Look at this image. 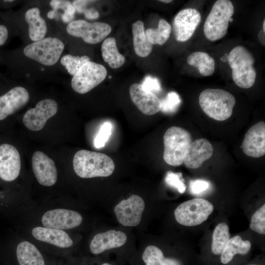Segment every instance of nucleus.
<instances>
[{
	"label": "nucleus",
	"instance_id": "nucleus-43",
	"mask_svg": "<svg viewBox=\"0 0 265 265\" xmlns=\"http://www.w3.org/2000/svg\"><path fill=\"white\" fill-rule=\"evenodd\" d=\"M228 55H229V54H228L227 53H226L225 54H224V55L221 58V61H223V62H226V61H228Z\"/></svg>",
	"mask_w": 265,
	"mask_h": 265
},
{
	"label": "nucleus",
	"instance_id": "nucleus-23",
	"mask_svg": "<svg viewBox=\"0 0 265 265\" xmlns=\"http://www.w3.org/2000/svg\"><path fill=\"white\" fill-rule=\"evenodd\" d=\"M16 255L20 265H45L39 251L28 241H24L18 245Z\"/></svg>",
	"mask_w": 265,
	"mask_h": 265
},
{
	"label": "nucleus",
	"instance_id": "nucleus-21",
	"mask_svg": "<svg viewBox=\"0 0 265 265\" xmlns=\"http://www.w3.org/2000/svg\"><path fill=\"white\" fill-rule=\"evenodd\" d=\"M32 235L36 239L49 243L61 248H68L73 242L65 231L47 227H36L32 231Z\"/></svg>",
	"mask_w": 265,
	"mask_h": 265
},
{
	"label": "nucleus",
	"instance_id": "nucleus-33",
	"mask_svg": "<svg viewBox=\"0 0 265 265\" xmlns=\"http://www.w3.org/2000/svg\"><path fill=\"white\" fill-rule=\"evenodd\" d=\"M250 228L253 231L262 235L265 234V205L257 210L252 215Z\"/></svg>",
	"mask_w": 265,
	"mask_h": 265
},
{
	"label": "nucleus",
	"instance_id": "nucleus-9",
	"mask_svg": "<svg viewBox=\"0 0 265 265\" xmlns=\"http://www.w3.org/2000/svg\"><path fill=\"white\" fill-rule=\"evenodd\" d=\"M67 32L74 36L81 38L89 44H97L103 41L111 31L110 25L103 22L89 23L83 20L70 22Z\"/></svg>",
	"mask_w": 265,
	"mask_h": 265
},
{
	"label": "nucleus",
	"instance_id": "nucleus-41",
	"mask_svg": "<svg viewBox=\"0 0 265 265\" xmlns=\"http://www.w3.org/2000/svg\"><path fill=\"white\" fill-rule=\"evenodd\" d=\"M8 37V30L3 25H0V46L5 42Z\"/></svg>",
	"mask_w": 265,
	"mask_h": 265
},
{
	"label": "nucleus",
	"instance_id": "nucleus-16",
	"mask_svg": "<svg viewBox=\"0 0 265 265\" xmlns=\"http://www.w3.org/2000/svg\"><path fill=\"white\" fill-rule=\"evenodd\" d=\"M242 149L247 156L259 158L265 154V123L260 121L251 127L244 135Z\"/></svg>",
	"mask_w": 265,
	"mask_h": 265
},
{
	"label": "nucleus",
	"instance_id": "nucleus-19",
	"mask_svg": "<svg viewBox=\"0 0 265 265\" xmlns=\"http://www.w3.org/2000/svg\"><path fill=\"white\" fill-rule=\"evenodd\" d=\"M29 100V94L23 87L17 86L0 97V120L24 106Z\"/></svg>",
	"mask_w": 265,
	"mask_h": 265
},
{
	"label": "nucleus",
	"instance_id": "nucleus-12",
	"mask_svg": "<svg viewBox=\"0 0 265 265\" xmlns=\"http://www.w3.org/2000/svg\"><path fill=\"white\" fill-rule=\"evenodd\" d=\"M201 20V14L196 9L186 8L179 12L173 22L176 40L181 42L188 40L192 36Z\"/></svg>",
	"mask_w": 265,
	"mask_h": 265
},
{
	"label": "nucleus",
	"instance_id": "nucleus-38",
	"mask_svg": "<svg viewBox=\"0 0 265 265\" xmlns=\"http://www.w3.org/2000/svg\"><path fill=\"white\" fill-rule=\"evenodd\" d=\"M141 84L145 91L154 94L161 91L160 83L159 80L155 77L146 76Z\"/></svg>",
	"mask_w": 265,
	"mask_h": 265
},
{
	"label": "nucleus",
	"instance_id": "nucleus-24",
	"mask_svg": "<svg viewBox=\"0 0 265 265\" xmlns=\"http://www.w3.org/2000/svg\"><path fill=\"white\" fill-rule=\"evenodd\" d=\"M133 46L136 54L142 57L150 54L152 44L149 41L144 31V24L141 21H137L132 25Z\"/></svg>",
	"mask_w": 265,
	"mask_h": 265
},
{
	"label": "nucleus",
	"instance_id": "nucleus-6",
	"mask_svg": "<svg viewBox=\"0 0 265 265\" xmlns=\"http://www.w3.org/2000/svg\"><path fill=\"white\" fill-rule=\"evenodd\" d=\"M213 210V205L208 200L194 198L179 205L174 211V215L180 224L194 226L206 221Z\"/></svg>",
	"mask_w": 265,
	"mask_h": 265
},
{
	"label": "nucleus",
	"instance_id": "nucleus-49",
	"mask_svg": "<svg viewBox=\"0 0 265 265\" xmlns=\"http://www.w3.org/2000/svg\"></svg>",
	"mask_w": 265,
	"mask_h": 265
},
{
	"label": "nucleus",
	"instance_id": "nucleus-32",
	"mask_svg": "<svg viewBox=\"0 0 265 265\" xmlns=\"http://www.w3.org/2000/svg\"><path fill=\"white\" fill-rule=\"evenodd\" d=\"M161 101V110L163 113L172 114L175 112L181 103L179 94L174 91L169 92Z\"/></svg>",
	"mask_w": 265,
	"mask_h": 265
},
{
	"label": "nucleus",
	"instance_id": "nucleus-15",
	"mask_svg": "<svg viewBox=\"0 0 265 265\" xmlns=\"http://www.w3.org/2000/svg\"><path fill=\"white\" fill-rule=\"evenodd\" d=\"M33 173L38 183L44 186L54 185L57 179V171L54 161L41 151H36L32 157Z\"/></svg>",
	"mask_w": 265,
	"mask_h": 265
},
{
	"label": "nucleus",
	"instance_id": "nucleus-4",
	"mask_svg": "<svg viewBox=\"0 0 265 265\" xmlns=\"http://www.w3.org/2000/svg\"><path fill=\"white\" fill-rule=\"evenodd\" d=\"M234 11V5L229 0H218L215 2L204 25V33L208 40L215 41L225 36L229 20Z\"/></svg>",
	"mask_w": 265,
	"mask_h": 265
},
{
	"label": "nucleus",
	"instance_id": "nucleus-42",
	"mask_svg": "<svg viewBox=\"0 0 265 265\" xmlns=\"http://www.w3.org/2000/svg\"><path fill=\"white\" fill-rule=\"evenodd\" d=\"M265 31L263 29L260 30L258 33V38L261 43L265 45Z\"/></svg>",
	"mask_w": 265,
	"mask_h": 265
},
{
	"label": "nucleus",
	"instance_id": "nucleus-39",
	"mask_svg": "<svg viewBox=\"0 0 265 265\" xmlns=\"http://www.w3.org/2000/svg\"><path fill=\"white\" fill-rule=\"evenodd\" d=\"M95 1L93 0H74L73 5L79 13H83L84 10L86 8V5Z\"/></svg>",
	"mask_w": 265,
	"mask_h": 265
},
{
	"label": "nucleus",
	"instance_id": "nucleus-35",
	"mask_svg": "<svg viewBox=\"0 0 265 265\" xmlns=\"http://www.w3.org/2000/svg\"><path fill=\"white\" fill-rule=\"evenodd\" d=\"M164 181L166 184L177 189L180 193L185 192L186 186L181 173L168 171L166 174Z\"/></svg>",
	"mask_w": 265,
	"mask_h": 265
},
{
	"label": "nucleus",
	"instance_id": "nucleus-29",
	"mask_svg": "<svg viewBox=\"0 0 265 265\" xmlns=\"http://www.w3.org/2000/svg\"><path fill=\"white\" fill-rule=\"evenodd\" d=\"M172 27L164 19L159 21L158 27L157 28H148L146 30V35L152 45L164 44L169 39Z\"/></svg>",
	"mask_w": 265,
	"mask_h": 265
},
{
	"label": "nucleus",
	"instance_id": "nucleus-30",
	"mask_svg": "<svg viewBox=\"0 0 265 265\" xmlns=\"http://www.w3.org/2000/svg\"><path fill=\"white\" fill-rule=\"evenodd\" d=\"M230 238L229 229L225 223H219L212 234V250L215 255L221 254L224 248Z\"/></svg>",
	"mask_w": 265,
	"mask_h": 265
},
{
	"label": "nucleus",
	"instance_id": "nucleus-36",
	"mask_svg": "<svg viewBox=\"0 0 265 265\" xmlns=\"http://www.w3.org/2000/svg\"><path fill=\"white\" fill-rule=\"evenodd\" d=\"M112 125L109 122H105L94 138V144L96 148L103 147L111 133Z\"/></svg>",
	"mask_w": 265,
	"mask_h": 265
},
{
	"label": "nucleus",
	"instance_id": "nucleus-40",
	"mask_svg": "<svg viewBox=\"0 0 265 265\" xmlns=\"http://www.w3.org/2000/svg\"><path fill=\"white\" fill-rule=\"evenodd\" d=\"M83 13L89 19H96L99 16V12L93 8H86Z\"/></svg>",
	"mask_w": 265,
	"mask_h": 265
},
{
	"label": "nucleus",
	"instance_id": "nucleus-8",
	"mask_svg": "<svg viewBox=\"0 0 265 265\" xmlns=\"http://www.w3.org/2000/svg\"><path fill=\"white\" fill-rule=\"evenodd\" d=\"M106 75L107 71L103 65L89 61L73 76L72 87L77 93H86L103 81Z\"/></svg>",
	"mask_w": 265,
	"mask_h": 265
},
{
	"label": "nucleus",
	"instance_id": "nucleus-11",
	"mask_svg": "<svg viewBox=\"0 0 265 265\" xmlns=\"http://www.w3.org/2000/svg\"><path fill=\"white\" fill-rule=\"evenodd\" d=\"M144 209L143 199L133 194L118 203L115 207L114 212L120 223L125 226L132 227L140 223Z\"/></svg>",
	"mask_w": 265,
	"mask_h": 265
},
{
	"label": "nucleus",
	"instance_id": "nucleus-20",
	"mask_svg": "<svg viewBox=\"0 0 265 265\" xmlns=\"http://www.w3.org/2000/svg\"><path fill=\"white\" fill-rule=\"evenodd\" d=\"M126 234L120 231L111 230L96 235L90 244V250L94 254H99L110 249L123 245L126 242Z\"/></svg>",
	"mask_w": 265,
	"mask_h": 265
},
{
	"label": "nucleus",
	"instance_id": "nucleus-37",
	"mask_svg": "<svg viewBox=\"0 0 265 265\" xmlns=\"http://www.w3.org/2000/svg\"><path fill=\"white\" fill-rule=\"evenodd\" d=\"M210 186L209 181L202 179L191 180L189 185L190 192L194 195H200L205 192Z\"/></svg>",
	"mask_w": 265,
	"mask_h": 265
},
{
	"label": "nucleus",
	"instance_id": "nucleus-26",
	"mask_svg": "<svg viewBox=\"0 0 265 265\" xmlns=\"http://www.w3.org/2000/svg\"><path fill=\"white\" fill-rule=\"evenodd\" d=\"M101 51L104 61L113 69L121 67L125 61V57L118 51L114 37H108L104 40Z\"/></svg>",
	"mask_w": 265,
	"mask_h": 265
},
{
	"label": "nucleus",
	"instance_id": "nucleus-7",
	"mask_svg": "<svg viewBox=\"0 0 265 265\" xmlns=\"http://www.w3.org/2000/svg\"><path fill=\"white\" fill-rule=\"evenodd\" d=\"M64 49V45L59 39L48 37L27 45L24 53L43 65L52 66L59 60Z\"/></svg>",
	"mask_w": 265,
	"mask_h": 265
},
{
	"label": "nucleus",
	"instance_id": "nucleus-13",
	"mask_svg": "<svg viewBox=\"0 0 265 265\" xmlns=\"http://www.w3.org/2000/svg\"><path fill=\"white\" fill-rule=\"evenodd\" d=\"M45 227L68 230L79 226L82 217L78 212L64 209H56L46 212L42 217Z\"/></svg>",
	"mask_w": 265,
	"mask_h": 265
},
{
	"label": "nucleus",
	"instance_id": "nucleus-2",
	"mask_svg": "<svg viewBox=\"0 0 265 265\" xmlns=\"http://www.w3.org/2000/svg\"><path fill=\"white\" fill-rule=\"evenodd\" d=\"M199 102L203 111L209 117L221 121L232 115L236 99L231 93L224 90L208 88L200 93Z\"/></svg>",
	"mask_w": 265,
	"mask_h": 265
},
{
	"label": "nucleus",
	"instance_id": "nucleus-34",
	"mask_svg": "<svg viewBox=\"0 0 265 265\" xmlns=\"http://www.w3.org/2000/svg\"><path fill=\"white\" fill-rule=\"evenodd\" d=\"M50 5L53 10L62 9L64 11V13L61 15L62 20L64 22H71L74 19L76 10L70 2L53 0L51 1Z\"/></svg>",
	"mask_w": 265,
	"mask_h": 265
},
{
	"label": "nucleus",
	"instance_id": "nucleus-28",
	"mask_svg": "<svg viewBox=\"0 0 265 265\" xmlns=\"http://www.w3.org/2000/svg\"><path fill=\"white\" fill-rule=\"evenodd\" d=\"M142 258L146 265H181L175 259L165 258L162 251L154 245L145 248Z\"/></svg>",
	"mask_w": 265,
	"mask_h": 265
},
{
	"label": "nucleus",
	"instance_id": "nucleus-46",
	"mask_svg": "<svg viewBox=\"0 0 265 265\" xmlns=\"http://www.w3.org/2000/svg\"><path fill=\"white\" fill-rule=\"evenodd\" d=\"M13 1H14L13 0H4V1H5V2H12Z\"/></svg>",
	"mask_w": 265,
	"mask_h": 265
},
{
	"label": "nucleus",
	"instance_id": "nucleus-31",
	"mask_svg": "<svg viewBox=\"0 0 265 265\" xmlns=\"http://www.w3.org/2000/svg\"><path fill=\"white\" fill-rule=\"evenodd\" d=\"M89 61L90 58L86 55L75 56L67 54L61 58L60 62L65 66L68 73L74 76L85 63Z\"/></svg>",
	"mask_w": 265,
	"mask_h": 265
},
{
	"label": "nucleus",
	"instance_id": "nucleus-48",
	"mask_svg": "<svg viewBox=\"0 0 265 265\" xmlns=\"http://www.w3.org/2000/svg\"><path fill=\"white\" fill-rule=\"evenodd\" d=\"M233 21V18H231L229 20V22H232Z\"/></svg>",
	"mask_w": 265,
	"mask_h": 265
},
{
	"label": "nucleus",
	"instance_id": "nucleus-47",
	"mask_svg": "<svg viewBox=\"0 0 265 265\" xmlns=\"http://www.w3.org/2000/svg\"><path fill=\"white\" fill-rule=\"evenodd\" d=\"M111 265L110 264H108V263H104L103 264V265Z\"/></svg>",
	"mask_w": 265,
	"mask_h": 265
},
{
	"label": "nucleus",
	"instance_id": "nucleus-44",
	"mask_svg": "<svg viewBox=\"0 0 265 265\" xmlns=\"http://www.w3.org/2000/svg\"><path fill=\"white\" fill-rule=\"evenodd\" d=\"M159 1L164 3H169L172 1V0H160Z\"/></svg>",
	"mask_w": 265,
	"mask_h": 265
},
{
	"label": "nucleus",
	"instance_id": "nucleus-45",
	"mask_svg": "<svg viewBox=\"0 0 265 265\" xmlns=\"http://www.w3.org/2000/svg\"><path fill=\"white\" fill-rule=\"evenodd\" d=\"M263 30L265 31V20H264L263 24Z\"/></svg>",
	"mask_w": 265,
	"mask_h": 265
},
{
	"label": "nucleus",
	"instance_id": "nucleus-22",
	"mask_svg": "<svg viewBox=\"0 0 265 265\" xmlns=\"http://www.w3.org/2000/svg\"><path fill=\"white\" fill-rule=\"evenodd\" d=\"M25 20L28 24V34L32 41L36 42L44 38L47 30L46 23L40 16L37 7L28 9L25 14Z\"/></svg>",
	"mask_w": 265,
	"mask_h": 265
},
{
	"label": "nucleus",
	"instance_id": "nucleus-5",
	"mask_svg": "<svg viewBox=\"0 0 265 265\" xmlns=\"http://www.w3.org/2000/svg\"><path fill=\"white\" fill-rule=\"evenodd\" d=\"M192 142L191 135L186 130L176 126L168 128L163 136V159L166 163L175 166L181 165Z\"/></svg>",
	"mask_w": 265,
	"mask_h": 265
},
{
	"label": "nucleus",
	"instance_id": "nucleus-10",
	"mask_svg": "<svg viewBox=\"0 0 265 265\" xmlns=\"http://www.w3.org/2000/svg\"><path fill=\"white\" fill-rule=\"evenodd\" d=\"M58 110V105L54 100L47 99L39 102L34 108L25 114L23 121L25 126L32 131H38L45 126L47 120Z\"/></svg>",
	"mask_w": 265,
	"mask_h": 265
},
{
	"label": "nucleus",
	"instance_id": "nucleus-27",
	"mask_svg": "<svg viewBox=\"0 0 265 265\" xmlns=\"http://www.w3.org/2000/svg\"><path fill=\"white\" fill-rule=\"evenodd\" d=\"M186 61L189 65L197 67L199 72L203 76H211L214 72V59L205 52L192 53L188 56Z\"/></svg>",
	"mask_w": 265,
	"mask_h": 265
},
{
	"label": "nucleus",
	"instance_id": "nucleus-14",
	"mask_svg": "<svg viewBox=\"0 0 265 265\" xmlns=\"http://www.w3.org/2000/svg\"><path fill=\"white\" fill-rule=\"evenodd\" d=\"M21 167L20 155L13 145L4 143L0 145V178L11 182L19 175Z\"/></svg>",
	"mask_w": 265,
	"mask_h": 265
},
{
	"label": "nucleus",
	"instance_id": "nucleus-25",
	"mask_svg": "<svg viewBox=\"0 0 265 265\" xmlns=\"http://www.w3.org/2000/svg\"><path fill=\"white\" fill-rule=\"evenodd\" d=\"M251 247V242L248 240H242L239 235L230 238L221 253V263L223 264H228L237 254H247L250 251Z\"/></svg>",
	"mask_w": 265,
	"mask_h": 265
},
{
	"label": "nucleus",
	"instance_id": "nucleus-18",
	"mask_svg": "<svg viewBox=\"0 0 265 265\" xmlns=\"http://www.w3.org/2000/svg\"><path fill=\"white\" fill-rule=\"evenodd\" d=\"M213 152V147L207 139H196L187 148L183 163L187 168H198L212 156Z\"/></svg>",
	"mask_w": 265,
	"mask_h": 265
},
{
	"label": "nucleus",
	"instance_id": "nucleus-17",
	"mask_svg": "<svg viewBox=\"0 0 265 265\" xmlns=\"http://www.w3.org/2000/svg\"><path fill=\"white\" fill-rule=\"evenodd\" d=\"M129 92L132 102L143 114L152 115L160 111V100L155 94L145 91L141 84H132Z\"/></svg>",
	"mask_w": 265,
	"mask_h": 265
},
{
	"label": "nucleus",
	"instance_id": "nucleus-3",
	"mask_svg": "<svg viewBox=\"0 0 265 265\" xmlns=\"http://www.w3.org/2000/svg\"><path fill=\"white\" fill-rule=\"evenodd\" d=\"M228 61L235 84L242 88L251 87L256 78L253 66L255 59L252 53L244 47L237 46L230 52Z\"/></svg>",
	"mask_w": 265,
	"mask_h": 265
},
{
	"label": "nucleus",
	"instance_id": "nucleus-1",
	"mask_svg": "<svg viewBox=\"0 0 265 265\" xmlns=\"http://www.w3.org/2000/svg\"><path fill=\"white\" fill-rule=\"evenodd\" d=\"M73 165L76 174L82 178L108 177L115 169L114 161L108 156L86 150L75 154Z\"/></svg>",
	"mask_w": 265,
	"mask_h": 265
}]
</instances>
